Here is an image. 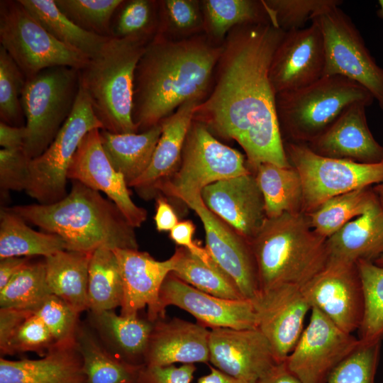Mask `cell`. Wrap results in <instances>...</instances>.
<instances>
[{"label":"cell","mask_w":383,"mask_h":383,"mask_svg":"<svg viewBox=\"0 0 383 383\" xmlns=\"http://www.w3.org/2000/svg\"><path fill=\"white\" fill-rule=\"evenodd\" d=\"M210 330L179 318L155 321L144 365L164 367L176 363L209 362Z\"/></svg>","instance_id":"obj_24"},{"label":"cell","mask_w":383,"mask_h":383,"mask_svg":"<svg viewBox=\"0 0 383 383\" xmlns=\"http://www.w3.org/2000/svg\"><path fill=\"white\" fill-rule=\"evenodd\" d=\"M287 160L299 173L303 188V213L326 200L383 181V162L364 164L321 156L306 144L284 142Z\"/></svg>","instance_id":"obj_10"},{"label":"cell","mask_w":383,"mask_h":383,"mask_svg":"<svg viewBox=\"0 0 383 383\" xmlns=\"http://www.w3.org/2000/svg\"><path fill=\"white\" fill-rule=\"evenodd\" d=\"M326 240L303 212L267 218L250 242L260 291L282 285L302 288L327 265Z\"/></svg>","instance_id":"obj_4"},{"label":"cell","mask_w":383,"mask_h":383,"mask_svg":"<svg viewBox=\"0 0 383 383\" xmlns=\"http://www.w3.org/2000/svg\"><path fill=\"white\" fill-rule=\"evenodd\" d=\"M167 9L174 24L181 28L193 26L196 21V13L190 1L185 0H169Z\"/></svg>","instance_id":"obj_52"},{"label":"cell","mask_w":383,"mask_h":383,"mask_svg":"<svg viewBox=\"0 0 383 383\" xmlns=\"http://www.w3.org/2000/svg\"><path fill=\"white\" fill-rule=\"evenodd\" d=\"M89 326L113 355L128 363L144 365L155 321L147 315H118L113 310L89 311Z\"/></svg>","instance_id":"obj_27"},{"label":"cell","mask_w":383,"mask_h":383,"mask_svg":"<svg viewBox=\"0 0 383 383\" xmlns=\"http://www.w3.org/2000/svg\"><path fill=\"white\" fill-rule=\"evenodd\" d=\"M29 262L28 257H9L0 259V289Z\"/></svg>","instance_id":"obj_55"},{"label":"cell","mask_w":383,"mask_h":383,"mask_svg":"<svg viewBox=\"0 0 383 383\" xmlns=\"http://www.w3.org/2000/svg\"><path fill=\"white\" fill-rule=\"evenodd\" d=\"M99 130L93 129L84 135L72 158L67 177L103 192L130 225L138 228L146 221L147 211L131 199L124 177L112 166L103 149Z\"/></svg>","instance_id":"obj_20"},{"label":"cell","mask_w":383,"mask_h":383,"mask_svg":"<svg viewBox=\"0 0 383 383\" xmlns=\"http://www.w3.org/2000/svg\"><path fill=\"white\" fill-rule=\"evenodd\" d=\"M374 264H376L377 265L383 267V255L381 256L379 259H377V260L374 262Z\"/></svg>","instance_id":"obj_60"},{"label":"cell","mask_w":383,"mask_h":383,"mask_svg":"<svg viewBox=\"0 0 383 383\" xmlns=\"http://www.w3.org/2000/svg\"><path fill=\"white\" fill-rule=\"evenodd\" d=\"M195 226L190 220L179 221L170 231V237L179 247L186 248L194 255L209 265L216 264L206 248H202L194 239Z\"/></svg>","instance_id":"obj_50"},{"label":"cell","mask_w":383,"mask_h":383,"mask_svg":"<svg viewBox=\"0 0 383 383\" xmlns=\"http://www.w3.org/2000/svg\"><path fill=\"white\" fill-rule=\"evenodd\" d=\"M270 23L284 32L304 28L314 15L331 6L342 4L340 0H271L262 1Z\"/></svg>","instance_id":"obj_44"},{"label":"cell","mask_w":383,"mask_h":383,"mask_svg":"<svg viewBox=\"0 0 383 383\" xmlns=\"http://www.w3.org/2000/svg\"><path fill=\"white\" fill-rule=\"evenodd\" d=\"M33 314L46 326L55 344L75 340L79 313L60 297L50 294Z\"/></svg>","instance_id":"obj_45"},{"label":"cell","mask_w":383,"mask_h":383,"mask_svg":"<svg viewBox=\"0 0 383 383\" xmlns=\"http://www.w3.org/2000/svg\"><path fill=\"white\" fill-rule=\"evenodd\" d=\"M255 383H302L288 368L285 360L276 364Z\"/></svg>","instance_id":"obj_56"},{"label":"cell","mask_w":383,"mask_h":383,"mask_svg":"<svg viewBox=\"0 0 383 383\" xmlns=\"http://www.w3.org/2000/svg\"><path fill=\"white\" fill-rule=\"evenodd\" d=\"M91 253L65 250L44 260L47 282L52 294L60 297L78 313L88 310Z\"/></svg>","instance_id":"obj_30"},{"label":"cell","mask_w":383,"mask_h":383,"mask_svg":"<svg viewBox=\"0 0 383 383\" xmlns=\"http://www.w3.org/2000/svg\"><path fill=\"white\" fill-rule=\"evenodd\" d=\"M196 107L197 99L189 100L173 115L161 121L162 133L151 162L145 172L129 185L144 199L155 196V186L170 177L179 167Z\"/></svg>","instance_id":"obj_26"},{"label":"cell","mask_w":383,"mask_h":383,"mask_svg":"<svg viewBox=\"0 0 383 383\" xmlns=\"http://www.w3.org/2000/svg\"><path fill=\"white\" fill-rule=\"evenodd\" d=\"M325 45L324 75H340L367 89L383 111V68L372 56L351 18L339 6L317 12Z\"/></svg>","instance_id":"obj_12"},{"label":"cell","mask_w":383,"mask_h":383,"mask_svg":"<svg viewBox=\"0 0 383 383\" xmlns=\"http://www.w3.org/2000/svg\"><path fill=\"white\" fill-rule=\"evenodd\" d=\"M159 304L163 317L166 307L174 306L192 315L198 323L211 329L257 328L252 301L231 300L209 294L187 284L172 273L162 283Z\"/></svg>","instance_id":"obj_17"},{"label":"cell","mask_w":383,"mask_h":383,"mask_svg":"<svg viewBox=\"0 0 383 383\" xmlns=\"http://www.w3.org/2000/svg\"><path fill=\"white\" fill-rule=\"evenodd\" d=\"M0 43L26 79L57 66L80 70L89 60L79 50L55 38L19 0L0 1Z\"/></svg>","instance_id":"obj_8"},{"label":"cell","mask_w":383,"mask_h":383,"mask_svg":"<svg viewBox=\"0 0 383 383\" xmlns=\"http://www.w3.org/2000/svg\"><path fill=\"white\" fill-rule=\"evenodd\" d=\"M161 133L160 123L140 133L116 134L99 130L108 159L115 170L123 174L128 187L149 167Z\"/></svg>","instance_id":"obj_29"},{"label":"cell","mask_w":383,"mask_h":383,"mask_svg":"<svg viewBox=\"0 0 383 383\" xmlns=\"http://www.w3.org/2000/svg\"><path fill=\"white\" fill-rule=\"evenodd\" d=\"M357 263L364 293V315L358 330L362 343L383 340V267L368 261Z\"/></svg>","instance_id":"obj_39"},{"label":"cell","mask_w":383,"mask_h":383,"mask_svg":"<svg viewBox=\"0 0 383 383\" xmlns=\"http://www.w3.org/2000/svg\"><path fill=\"white\" fill-rule=\"evenodd\" d=\"M171 272L175 277L199 290L231 300L246 299L233 281L216 265H209L179 247Z\"/></svg>","instance_id":"obj_37"},{"label":"cell","mask_w":383,"mask_h":383,"mask_svg":"<svg viewBox=\"0 0 383 383\" xmlns=\"http://www.w3.org/2000/svg\"><path fill=\"white\" fill-rule=\"evenodd\" d=\"M145 48L139 36H111L79 70V83L103 128L116 134L135 133L133 121L134 79Z\"/></svg>","instance_id":"obj_5"},{"label":"cell","mask_w":383,"mask_h":383,"mask_svg":"<svg viewBox=\"0 0 383 383\" xmlns=\"http://www.w3.org/2000/svg\"><path fill=\"white\" fill-rule=\"evenodd\" d=\"M67 250L57 235L36 231L17 214L2 208L0 211V259L9 257H44Z\"/></svg>","instance_id":"obj_33"},{"label":"cell","mask_w":383,"mask_h":383,"mask_svg":"<svg viewBox=\"0 0 383 383\" xmlns=\"http://www.w3.org/2000/svg\"><path fill=\"white\" fill-rule=\"evenodd\" d=\"M30 162L23 148L0 150L1 191H26L29 181Z\"/></svg>","instance_id":"obj_47"},{"label":"cell","mask_w":383,"mask_h":383,"mask_svg":"<svg viewBox=\"0 0 383 383\" xmlns=\"http://www.w3.org/2000/svg\"><path fill=\"white\" fill-rule=\"evenodd\" d=\"M262 192L267 218L284 213H301L303 188L298 172L292 167L264 162L251 170Z\"/></svg>","instance_id":"obj_32"},{"label":"cell","mask_w":383,"mask_h":383,"mask_svg":"<svg viewBox=\"0 0 383 383\" xmlns=\"http://www.w3.org/2000/svg\"><path fill=\"white\" fill-rule=\"evenodd\" d=\"M374 101L359 84L340 75H325L306 87L276 94V110L286 142L308 144L350 106ZM283 139V138H282Z\"/></svg>","instance_id":"obj_6"},{"label":"cell","mask_w":383,"mask_h":383,"mask_svg":"<svg viewBox=\"0 0 383 383\" xmlns=\"http://www.w3.org/2000/svg\"><path fill=\"white\" fill-rule=\"evenodd\" d=\"M378 3L379 6V14L383 17V0H379Z\"/></svg>","instance_id":"obj_59"},{"label":"cell","mask_w":383,"mask_h":383,"mask_svg":"<svg viewBox=\"0 0 383 383\" xmlns=\"http://www.w3.org/2000/svg\"><path fill=\"white\" fill-rule=\"evenodd\" d=\"M6 209L44 232L61 237L67 250L138 249L135 228L117 206L79 181L72 180L70 192L55 203Z\"/></svg>","instance_id":"obj_3"},{"label":"cell","mask_w":383,"mask_h":383,"mask_svg":"<svg viewBox=\"0 0 383 383\" xmlns=\"http://www.w3.org/2000/svg\"><path fill=\"white\" fill-rule=\"evenodd\" d=\"M33 314V312L28 310L0 309V350L4 348L17 328Z\"/></svg>","instance_id":"obj_51"},{"label":"cell","mask_w":383,"mask_h":383,"mask_svg":"<svg viewBox=\"0 0 383 383\" xmlns=\"http://www.w3.org/2000/svg\"><path fill=\"white\" fill-rule=\"evenodd\" d=\"M206 9L213 32L223 35L233 26L238 23H268L264 20L267 13L263 3L248 0H209Z\"/></svg>","instance_id":"obj_43"},{"label":"cell","mask_w":383,"mask_h":383,"mask_svg":"<svg viewBox=\"0 0 383 383\" xmlns=\"http://www.w3.org/2000/svg\"><path fill=\"white\" fill-rule=\"evenodd\" d=\"M75 343L81 355L87 383H136L137 366L109 351L90 326L79 323Z\"/></svg>","instance_id":"obj_31"},{"label":"cell","mask_w":383,"mask_h":383,"mask_svg":"<svg viewBox=\"0 0 383 383\" xmlns=\"http://www.w3.org/2000/svg\"><path fill=\"white\" fill-rule=\"evenodd\" d=\"M329 258L374 262L383 255V206L378 199L326 240Z\"/></svg>","instance_id":"obj_28"},{"label":"cell","mask_w":383,"mask_h":383,"mask_svg":"<svg viewBox=\"0 0 383 383\" xmlns=\"http://www.w3.org/2000/svg\"><path fill=\"white\" fill-rule=\"evenodd\" d=\"M382 145H383V143ZM372 189L379 202L383 206V181L374 185Z\"/></svg>","instance_id":"obj_58"},{"label":"cell","mask_w":383,"mask_h":383,"mask_svg":"<svg viewBox=\"0 0 383 383\" xmlns=\"http://www.w3.org/2000/svg\"><path fill=\"white\" fill-rule=\"evenodd\" d=\"M382 342L360 344L331 372L326 383H374Z\"/></svg>","instance_id":"obj_42"},{"label":"cell","mask_w":383,"mask_h":383,"mask_svg":"<svg viewBox=\"0 0 383 383\" xmlns=\"http://www.w3.org/2000/svg\"><path fill=\"white\" fill-rule=\"evenodd\" d=\"M209 362L245 383H255L279 362L265 335L257 329H210Z\"/></svg>","instance_id":"obj_16"},{"label":"cell","mask_w":383,"mask_h":383,"mask_svg":"<svg viewBox=\"0 0 383 383\" xmlns=\"http://www.w3.org/2000/svg\"><path fill=\"white\" fill-rule=\"evenodd\" d=\"M26 77L12 57L0 46V118L13 126H22L21 96Z\"/></svg>","instance_id":"obj_41"},{"label":"cell","mask_w":383,"mask_h":383,"mask_svg":"<svg viewBox=\"0 0 383 383\" xmlns=\"http://www.w3.org/2000/svg\"><path fill=\"white\" fill-rule=\"evenodd\" d=\"M210 372L198 379L197 383H245L209 365Z\"/></svg>","instance_id":"obj_57"},{"label":"cell","mask_w":383,"mask_h":383,"mask_svg":"<svg viewBox=\"0 0 383 383\" xmlns=\"http://www.w3.org/2000/svg\"><path fill=\"white\" fill-rule=\"evenodd\" d=\"M118 262L123 296L121 315L133 316L145 306L147 316L155 321L161 315L159 296L161 287L173 270L177 256L158 261L138 249H114Z\"/></svg>","instance_id":"obj_22"},{"label":"cell","mask_w":383,"mask_h":383,"mask_svg":"<svg viewBox=\"0 0 383 383\" xmlns=\"http://www.w3.org/2000/svg\"><path fill=\"white\" fill-rule=\"evenodd\" d=\"M252 301L257 328L269 341L277 360H285L298 343L306 315L311 309L301 288L279 286L260 292Z\"/></svg>","instance_id":"obj_19"},{"label":"cell","mask_w":383,"mask_h":383,"mask_svg":"<svg viewBox=\"0 0 383 383\" xmlns=\"http://www.w3.org/2000/svg\"><path fill=\"white\" fill-rule=\"evenodd\" d=\"M59 9L82 29L111 37V21L121 0H55Z\"/></svg>","instance_id":"obj_40"},{"label":"cell","mask_w":383,"mask_h":383,"mask_svg":"<svg viewBox=\"0 0 383 383\" xmlns=\"http://www.w3.org/2000/svg\"><path fill=\"white\" fill-rule=\"evenodd\" d=\"M285 362L302 383H326L333 370L360 344L316 308Z\"/></svg>","instance_id":"obj_14"},{"label":"cell","mask_w":383,"mask_h":383,"mask_svg":"<svg viewBox=\"0 0 383 383\" xmlns=\"http://www.w3.org/2000/svg\"><path fill=\"white\" fill-rule=\"evenodd\" d=\"M361 103L348 107L319 136L306 144L321 156L364 164L383 162V145L374 138Z\"/></svg>","instance_id":"obj_23"},{"label":"cell","mask_w":383,"mask_h":383,"mask_svg":"<svg viewBox=\"0 0 383 383\" xmlns=\"http://www.w3.org/2000/svg\"><path fill=\"white\" fill-rule=\"evenodd\" d=\"M325 45L318 23L286 32L270 67V77L277 94L311 84L324 75Z\"/></svg>","instance_id":"obj_18"},{"label":"cell","mask_w":383,"mask_h":383,"mask_svg":"<svg viewBox=\"0 0 383 383\" xmlns=\"http://www.w3.org/2000/svg\"><path fill=\"white\" fill-rule=\"evenodd\" d=\"M102 129L89 99L81 87L72 111L47 150L30 160L26 192L40 204H51L67 194L68 170L79 145L90 131Z\"/></svg>","instance_id":"obj_11"},{"label":"cell","mask_w":383,"mask_h":383,"mask_svg":"<svg viewBox=\"0 0 383 383\" xmlns=\"http://www.w3.org/2000/svg\"><path fill=\"white\" fill-rule=\"evenodd\" d=\"M148 1L134 0L128 2L121 10L113 37L138 36L150 21V9Z\"/></svg>","instance_id":"obj_48"},{"label":"cell","mask_w":383,"mask_h":383,"mask_svg":"<svg viewBox=\"0 0 383 383\" xmlns=\"http://www.w3.org/2000/svg\"><path fill=\"white\" fill-rule=\"evenodd\" d=\"M154 221L159 232L170 231L179 223L174 208L162 196L157 198Z\"/></svg>","instance_id":"obj_53"},{"label":"cell","mask_w":383,"mask_h":383,"mask_svg":"<svg viewBox=\"0 0 383 383\" xmlns=\"http://www.w3.org/2000/svg\"><path fill=\"white\" fill-rule=\"evenodd\" d=\"M251 170L238 151L217 140L201 123H192L177 170L155 187L181 202L201 194L206 186Z\"/></svg>","instance_id":"obj_9"},{"label":"cell","mask_w":383,"mask_h":383,"mask_svg":"<svg viewBox=\"0 0 383 383\" xmlns=\"http://www.w3.org/2000/svg\"><path fill=\"white\" fill-rule=\"evenodd\" d=\"M200 218L206 249L216 265L233 281L243 297L253 301L260 293L257 270L251 243L212 213L201 194L183 201Z\"/></svg>","instance_id":"obj_15"},{"label":"cell","mask_w":383,"mask_h":383,"mask_svg":"<svg viewBox=\"0 0 383 383\" xmlns=\"http://www.w3.org/2000/svg\"><path fill=\"white\" fill-rule=\"evenodd\" d=\"M50 294L45 262H28L0 289V309L34 312Z\"/></svg>","instance_id":"obj_38"},{"label":"cell","mask_w":383,"mask_h":383,"mask_svg":"<svg viewBox=\"0 0 383 383\" xmlns=\"http://www.w3.org/2000/svg\"><path fill=\"white\" fill-rule=\"evenodd\" d=\"M196 370L194 364L164 367L143 365L136 383H191Z\"/></svg>","instance_id":"obj_49"},{"label":"cell","mask_w":383,"mask_h":383,"mask_svg":"<svg viewBox=\"0 0 383 383\" xmlns=\"http://www.w3.org/2000/svg\"><path fill=\"white\" fill-rule=\"evenodd\" d=\"M88 311H101L121 307L123 282L113 250L99 248L91 253L89 267Z\"/></svg>","instance_id":"obj_35"},{"label":"cell","mask_w":383,"mask_h":383,"mask_svg":"<svg viewBox=\"0 0 383 383\" xmlns=\"http://www.w3.org/2000/svg\"><path fill=\"white\" fill-rule=\"evenodd\" d=\"M54 344L46 326L33 314L17 328L0 350L1 355L34 352L43 357Z\"/></svg>","instance_id":"obj_46"},{"label":"cell","mask_w":383,"mask_h":383,"mask_svg":"<svg viewBox=\"0 0 383 383\" xmlns=\"http://www.w3.org/2000/svg\"><path fill=\"white\" fill-rule=\"evenodd\" d=\"M377 200L372 187L360 188L326 200L306 216L311 228L327 239L362 215Z\"/></svg>","instance_id":"obj_36"},{"label":"cell","mask_w":383,"mask_h":383,"mask_svg":"<svg viewBox=\"0 0 383 383\" xmlns=\"http://www.w3.org/2000/svg\"><path fill=\"white\" fill-rule=\"evenodd\" d=\"M30 14L57 40L79 50L89 59L110 37L87 31L68 18L55 0H19Z\"/></svg>","instance_id":"obj_34"},{"label":"cell","mask_w":383,"mask_h":383,"mask_svg":"<svg viewBox=\"0 0 383 383\" xmlns=\"http://www.w3.org/2000/svg\"><path fill=\"white\" fill-rule=\"evenodd\" d=\"M79 89V70L45 69L26 79L21 102L26 119L23 150L33 160L42 155L70 115Z\"/></svg>","instance_id":"obj_7"},{"label":"cell","mask_w":383,"mask_h":383,"mask_svg":"<svg viewBox=\"0 0 383 383\" xmlns=\"http://www.w3.org/2000/svg\"><path fill=\"white\" fill-rule=\"evenodd\" d=\"M312 308L326 315L343 331H358L365 301L357 263L331 259L326 267L301 288Z\"/></svg>","instance_id":"obj_13"},{"label":"cell","mask_w":383,"mask_h":383,"mask_svg":"<svg viewBox=\"0 0 383 383\" xmlns=\"http://www.w3.org/2000/svg\"><path fill=\"white\" fill-rule=\"evenodd\" d=\"M201 197L212 213L249 242L267 218L264 199L252 171L206 186Z\"/></svg>","instance_id":"obj_21"},{"label":"cell","mask_w":383,"mask_h":383,"mask_svg":"<svg viewBox=\"0 0 383 383\" xmlns=\"http://www.w3.org/2000/svg\"><path fill=\"white\" fill-rule=\"evenodd\" d=\"M285 33L270 23H252L242 29L205 104L211 127L239 143L250 170L264 162L291 167L270 77L274 52Z\"/></svg>","instance_id":"obj_1"},{"label":"cell","mask_w":383,"mask_h":383,"mask_svg":"<svg viewBox=\"0 0 383 383\" xmlns=\"http://www.w3.org/2000/svg\"><path fill=\"white\" fill-rule=\"evenodd\" d=\"M218 53L196 43L155 41L135 70L133 121L142 132L206 88Z\"/></svg>","instance_id":"obj_2"},{"label":"cell","mask_w":383,"mask_h":383,"mask_svg":"<svg viewBox=\"0 0 383 383\" xmlns=\"http://www.w3.org/2000/svg\"><path fill=\"white\" fill-rule=\"evenodd\" d=\"M26 136V126H13L0 123V145L4 149L23 148Z\"/></svg>","instance_id":"obj_54"},{"label":"cell","mask_w":383,"mask_h":383,"mask_svg":"<svg viewBox=\"0 0 383 383\" xmlns=\"http://www.w3.org/2000/svg\"><path fill=\"white\" fill-rule=\"evenodd\" d=\"M0 383H87L75 340L54 344L40 359L0 358Z\"/></svg>","instance_id":"obj_25"}]
</instances>
